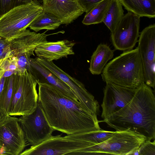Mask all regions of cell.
Wrapping results in <instances>:
<instances>
[{
	"label": "cell",
	"mask_w": 155,
	"mask_h": 155,
	"mask_svg": "<svg viewBox=\"0 0 155 155\" xmlns=\"http://www.w3.org/2000/svg\"><path fill=\"white\" fill-rule=\"evenodd\" d=\"M37 84L38 101L54 130L70 135L101 129L97 115L88 111L79 101L67 97L50 84Z\"/></svg>",
	"instance_id": "obj_1"
},
{
	"label": "cell",
	"mask_w": 155,
	"mask_h": 155,
	"mask_svg": "<svg viewBox=\"0 0 155 155\" xmlns=\"http://www.w3.org/2000/svg\"><path fill=\"white\" fill-rule=\"evenodd\" d=\"M106 123L116 131L129 130L145 136L146 140L155 138V96L145 83L137 89L130 102L107 119Z\"/></svg>",
	"instance_id": "obj_2"
},
{
	"label": "cell",
	"mask_w": 155,
	"mask_h": 155,
	"mask_svg": "<svg viewBox=\"0 0 155 155\" xmlns=\"http://www.w3.org/2000/svg\"><path fill=\"white\" fill-rule=\"evenodd\" d=\"M102 80L128 88L137 89L145 83L142 64L137 47L124 51L106 64Z\"/></svg>",
	"instance_id": "obj_3"
},
{
	"label": "cell",
	"mask_w": 155,
	"mask_h": 155,
	"mask_svg": "<svg viewBox=\"0 0 155 155\" xmlns=\"http://www.w3.org/2000/svg\"><path fill=\"white\" fill-rule=\"evenodd\" d=\"M37 84L36 80L27 69L14 74L9 115L21 116L30 114L34 111L38 100Z\"/></svg>",
	"instance_id": "obj_4"
},
{
	"label": "cell",
	"mask_w": 155,
	"mask_h": 155,
	"mask_svg": "<svg viewBox=\"0 0 155 155\" xmlns=\"http://www.w3.org/2000/svg\"><path fill=\"white\" fill-rule=\"evenodd\" d=\"M38 1L17 6L0 17V37L9 40L21 33L42 12Z\"/></svg>",
	"instance_id": "obj_5"
},
{
	"label": "cell",
	"mask_w": 155,
	"mask_h": 155,
	"mask_svg": "<svg viewBox=\"0 0 155 155\" xmlns=\"http://www.w3.org/2000/svg\"><path fill=\"white\" fill-rule=\"evenodd\" d=\"M146 140L144 136L129 130L116 131L106 141L84 149L81 155H131Z\"/></svg>",
	"instance_id": "obj_6"
},
{
	"label": "cell",
	"mask_w": 155,
	"mask_h": 155,
	"mask_svg": "<svg viewBox=\"0 0 155 155\" xmlns=\"http://www.w3.org/2000/svg\"><path fill=\"white\" fill-rule=\"evenodd\" d=\"M91 147L87 142L67 135L52 136L41 143L31 146L20 155H81L82 150Z\"/></svg>",
	"instance_id": "obj_7"
},
{
	"label": "cell",
	"mask_w": 155,
	"mask_h": 155,
	"mask_svg": "<svg viewBox=\"0 0 155 155\" xmlns=\"http://www.w3.org/2000/svg\"><path fill=\"white\" fill-rule=\"evenodd\" d=\"M28 145H38L50 138L54 129L48 123L41 104L38 101L35 110L31 113L18 118Z\"/></svg>",
	"instance_id": "obj_8"
},
{
	"label": "cell",
	"mask_w": 155,
	"mask_h": 155,
	"mask_svg": "<svg viewBox=\"0 0 155 155\" xmlns=\"http://www.w3.org/2000/svg\"><path fill=\"white\" fill-rule=\"evenodd\" d=\"M26 140L18 118L8 115L0 122V154L19 155Z\"/></svg>",
	"instance_id": "obj_9"
},
{
	"label": "cell",
	"mask_w": 155,
	"mask_h": 155,
	"mask_svg": "<svg viewBox=\"0 0 155 155\" xmlns=\"http://www.w3.org/2000/svg\"><path fill=\"white\" fill-rule=\"evenodd\" d=\"M140 18L130 12L124 15L111 33L112 42L116 49L125 51L133 48L139 36Z\"/></svg>",
	"instance_id": "obj_10"
},
{
	"label": "cell",
	"mask_w": 155,
	"mask_h": 155,
	"mask_svg": "<svg viewBox=\"0 0 155 155\" xmlns=\"http://www.w3.org/2000/svg\"><path fill=\"white\" fill-rule=\"evenodd\" d=\"M138 48L144 72L145 83L154 89L155 85V24L149 25L141 31Z\"/></svg>",
	"instance_id": "obj_11"
},
{
	"label": "cell",
	"mask_w": 155,
	"mask_h": 155,
	"mask_svg": "<svg viewBox=\"0 0 155 155\" xmlns=\"http://www.w3.org/2000/svg\"><path fill=\"white\" fill-rule=\"evenodd\" d=\"M35 58L40 64L67 84L73 91L79 101L87 109L93 114H98L99 105L98 102L86 89L81 82L64 71L53 61L49 62L37 57Z\"/></svg>",
	"instance_id": "obj_12"
},
{
	"label": "cell",
	"mask_w": 155,
	"mask_h": 155,
	"mask_svg": "<svg viewBox=\"0 0 155 155\" xmlns=\"http://www.w3.org/2000/svg\"><path fill=\"white\" fill-rule=\"evenodd\" d=\"M104 88V97L101 107L102 120L125 106L131 100L137 89L123 87L107 82Z\"/></svg>",
	"instance_id": "obj_13"
},
{
	"label": "cell",
	"mask_w": 155,
	"mask_h": 155,
	"mask_svg": "<svg viewBox=\"0 0 155 155\" xmlns=\"http://www.w3.org/2000/svg\"><path fill=\"white\" fill-rule=\"evenodd\" d=\"M37 33L35 31L25 29L14 38L9 40L11 52L12 56L16 58L29 59L35 56L34 50L39 44L47 41V38L49 35L45 33Z\"/></svg>",
	"instance_id": "obj_14"
},
{
	"label": "cell",
	"mask_w": 155,
	"mask_h": 155,
	"mask_svg": "<svg viewBox=\"0 0 155 155\" xmlns=\"http://www.w3.org/2000/svg\"><path fill=\"white\" fill-rule=\"evenodd\" d=\"M44 11L57 17L62 24L67 25L84 12L77 0H42Z\"/></svg>",
	"instance_id": "obj_15"
},
{
	"label": "cell",
	"mask_w": 155,
	"mask_h": 155,
	"mask_svg": "<svg viewBox=\"0 0 155 155\" xmlns=\"http://www.w3.org/2000/svg\"><path fill=\"white\" fill-rule=\"evenodd\" d=\"M26 69L33 76L37 83L50 84L67 97L75 101H78L70 88L38 62L35 58H30Z\"/></svg>",
	"instance_id": "obj_16"
},
{
	"label": "cell",
	"mask_w": 155,
	"mask_h": 155,
	"mask_svg": "<svg viewBox=\"0 0 155 155\" xmlns=\"http://www.w3.org/2000/svg\"><path fill=\"white\" fill-rule=\"evenodd\" d=\"M75 44V43L68 40L55 42L47 41L38 45L34 52L37 57L51 62L74 54L73 47Z\"/></svg>",
	"instance_id": "obj_17"
},
{
	"label": "cell",
	"mask_w": 155,
	"mask_h": 155,
	"mask_svg": "<svg viewBox=\"0 0 155 155\" xmlns=\"http://www.w3.org/2000/svg\"><path fill=\"white\" fill-rule=\"evenodd\" d=\"M114 51L107 44L100 43L91 56L89 70L93 75L101 74L107 62L114 55Z\"/></svg>",
	"instance_id": "obj_18"
},
{
	"label": "cell",
	"mask_w": 155,
	"mask_h": 155,
	"mask_svg": "<svg viewBox=\"0 0 155 155\" xmlns=\"http://www.w3.org/2000/svg\"><path fill=\"white\" fill-rule=\"evenodd\" d=\"M128 12L140 17H155V0H119Z\"/></svg>",
	"instance_id": "obj_19"
},
{
	"label": "cell",
	"mask_w": 155,
	"mask_h": 155,
	"mask_svg": "<svg viewBox=\"0 0 155 155\" xmlns=\"http://www.w3.org/2000/svg\"><path fill=\"white\" fill-rule=\"evenodd\" d=\"M61 24V21L55 16L43 10L29 27L31 29L37 32L43 29L47 31L55 30Z\"/></svg>",
	"instance_id": "obj_20"
},
{
	"label": "cell",
	"mask_w": 155,
	"mask_h": 155,
	"mask_svg": "<svg viewBox=\"0 0 155 155\" xmlns=\"http://www.w3.org/2000/svg\"><path fill=\"white\" fill-rule=\"evenodd\" d=\"M122 5L119 0H111L103 22L113 32L124 16Z\"/></svg>",
	"instance_id": "obj_21"
},
{
	"label": "cell",
	"mask_w": 155,
	"mask_h": 155,
	"mask_svg": "<svg viewBox=\"0 0 155 155\" xmlns=\"http://www.w3.org/2000/svg\"><path fill=\"white\" fill-rule=\"evenodd\" d=\"M115 132L101 129L67 135V136L70 138L84 140L92 146L106 141L111 137Z\"/></svg>",
	"instance_id": "obj_22"
},
{
	"label": "cell",
	"mask_w": 155,
	"mask_h": 155,
	"mask_svg": "<svg viewBox=\"0 0 155 155\" xmlns=\"http://www.w3.org/2000/svg\"><path fill=\"white\" fill-rule=\"evenodd\" d=\"M111 1L104 0L94 6L86 13L82 23L85 25H90L103 22Z\"/></svg>",
	"instance_id": "obj_23"
},
{
	"label": "cell",
	"mask_w": 155,
	"mask_h": 155,
	"mask_svg": "<svg viewBox=\"0 0 155 155\" xmlns=\"http://www.w3.org/2000/svg\"><path fill=\"white\" fill-rule=\"evenodd\" d=\"M14 75L6 78L0 101V107L6 111L8 114L13 94Z\"/></svg>",
	"instance_id": "obj_24"
},
{
	"label": "cell",
	"mask_w": 155,
	"mask_h": 155,
	"mask_svg": "<svg viewBox=\"0 0 155 155\" xmlns=\"http://www.w3.org/2000/svg\"><path fill=\"white\" fill-rule=\"evenodd\" d=\"M33 1V0H0V17L17 6Z\"/></svg>",
	"instance_id": "obj_25"
},
{
	"label": "cell",
	"mask_w": 155,
	"mask_h": 155,
	"mask_svg": "<svg viewBox=\"0 0 155 155\" xmlns=\"http://www.w3.org/2000/svg\"><path fill=\"white\" fill-rule=\"evenodd\" d=\"M131 155H155V140L153 142L146 140Z\"/></svg>",
	"instance_id": "obj_26"
},
{
	"label": "cell",
	"mask_w": 155,
	"mask_h": 155,
	"mask_svg": "<svg viewBox=\"0 0 155 155\" xmlns=\"http://www.w3.org/2000/svg\"><path fill=\"white\" fill-rule=\"evenodd\" d=\"M0 68L5 71L7 70L17 71L19 73L17 58L12 56L0 60Z\"/></svg>",
	"instance_id": "obj_27"
},
{
	"label": "cell",
	"mask_w": 155,
	"mask_h": 155,
	"mask_svg": "<svg viewBox=\"0 0 155 155\" xmlns=\"http://www.w3.org/2000/svg\"><path fill=\"white\" fill-rule=\"evenodd\" d=\"M12 56L9 40L0 37V60Z\"/></svg>",
	"instance_id": "obj_28"
},
{
	"label": "cell",
	"mask_w": 155,
	"mask_h": 155,
	"mask_svg": "<svg viewBox=\"0 0 155 155\" xmlns=\"http://www.w3.org/2000/svg\"><path fill=\"white\" fill-rule=\"evenodd\" d=\"M83 9L84 12H87L93 7L104 0H77Z\"/></svg>",
	"instance_id": "obj_29"
},
{
	"label": "cell",
	"mask_w": 155,
	"mask_h": 155,
	"mask_svg": "<svg viewBox=\"0 0 155 155\" xmlns=\"http://www.w3.org/2000/svg\"><path fill=\"white\" fill-rule=\"evenodd\" d=\"M4 72V71L0 68V101L6 78L3 77Z\"/></svg>",
	"instance_id": "obj_30"
},
{
	"label": "cell",
	"mask_w": 155,
	"mask_h": 155,
	"mask_svg": "<svg viewBox=\"0 0 155 155\" xmlns=\"http://www.w3.org/2000/svg\"><path fill=\"white\" fill-rule=\"evenodd\" d=\"M19 72L17 71L7 70L5 71L3 77L5 78L9 77L13 74L19 73Z\"/></svg>",
	"instance_id": "obj_31"
},
{
	"label": "cell",
	"mask_w": 155,
	"mask_h": 155,
	"mask_svg": "<svg viewBox=\"0 0 155 155\" xmlns=\"http://www.w3.org/2000/svg\"><path fill=\"white\" fill-rule=\"evenodd\" d=\"M8 115L6 111L0 107V122Z\"/></svg>",
	"instance_id": "obj_32"
},
{
	"label": "cell",
	"mask_w": 155,
	"mask_h": 155,
	"mask_svg": "<svg viewBox=\"0 0 155 155\" xmlns=\"http://www.w3.org/2000/svg\"><path fill=\"white\" fill-rule=\"evenodd\" d=\"M34 1H38V0H33Z\"/></svg>",
	"instance_id": "obj_33"
}]
</instances>
